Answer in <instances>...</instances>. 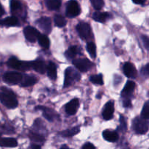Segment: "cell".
<instances>
[{"label": "cell", "instance_id": "277c9868", "mask_svg": "<svg viewBox=\"0 0 149 149\" xmlns=\"http://www.w3.org/2000/svg\"><path fill=\"white\" fill-rule=\"evenodd\" d=\"M133 128L135 132L140 135L146 134L148 130V119L143 117H137L133 121Z\"/></svg>", "mask_w": 149, "mask_h": 149}, {"label": "cell", "instance_id": "d6a6232c", "mask_svg": "<svg viewBox=\"0 0 149 149\" xmlns=\"http://www.w3.org/2000/svg\"><path fill=\"white\" fill-rule=\"evenodd\" d=\"M141 117L146 119H148L149 118V102L147 101L145 103L141 112Z\"/></svg>", "mask_w": 149, "mask_h": 149}, {"label": "cell", "instance_id": "4fadbf2b", "mask_svg": "<svg viewBox=\"0 0 149 149\" xmlns=\"http://www.w3.org/2000/svg\"><path fill=\"white\" fill-rule=\"evenodd\" d=\"M79 106V102L78 99H73L65 106V111L68 115H74L77 113Z\"/></svg>", "mask_w": 149, "mask_h": 149}, {"label": "cell", "instance_id": "3957f363", "mask_svg": "<svg viewBox=\"0 0 149 149\" xmlns=\"http://www.w3.org/2000/svg\"><path fill=\"white\" fill-rule=\"evenodd\" d=\"M77 30L81 39L83 40H90L93 38L91 27L88 23L81 22L77 26Z\"/></svg>", "mask_w": 149, "mask_h": 149}, {"label": "cell", "instance_id": "6da1fadb", "mask_svg": "<svg viewBox=\"0 0 149 149\" xmlns=\"http://www.w3.org/2000/svg\"><path fill=\"white\" fill-rule=\"evenodd\" d=\"M0 93V101L8 109H15L17 106V100L15 95L12 90L5 87H1Z\"/></svg>", "mask_w": 149, "mask_h": 149}, {"label": "cell", "instance_id": "cb8c5ba5", "mask_svg": "<svg viewBox=\"0 0 149 149\" xmlns=\"http://www.w3.org/2000/svg\"><path fill=\"white\" fill-rule=\"evenodd\" d=\"M80 128L79 127H76L71 128V129L63 131L61 133V135L63 137H65V138H69V137H72L74 135H77L79 132Z\"/></svg>", "mask_w": 149, "mask_h": 149}, {"label": "cell", "instance_id": "9c48e42d", "mask_svg": "<svg viewBox=\"0 0 149 149\" xmlns=\"http://www.w3.org/2000/svg\"><path fill=\"white\" fill-rule=\"evenodd\" d=\"M23 33H24L26 39L30 42H36L40 34L39 31L31 26H26L23 30Z\"/></svg>", "mask_w": 149, "mask_h": 149}, {"label": "cell", "instance_id": "4316f807", "mask_svg": "<svg viewBox=\"0 0 149 149\" xmlns=\"http://www.w3.org/2000/svg\"><path fill=\"white\" fill-rule=\"evenodd\" d=\"M22 7V4L19 0H11L10 2V8H11L12 13H16V12L20 10Z\"/></svg>", "mask_w": 149, "mask_h": 149}, {"label": "cell", "instance_id": "9a60e30c", "mask_svg": "<svg viewBox=\"0 0 149 149\" xmlns=\"http://www.w3.org/2000/svg\"><path fill=\"white\" fill-rule=\"evenodd\" d=\"M31 68L39 74H43L46 71L47 66L45 65V61H43L42 60L39 59L31 62Z\"/></svg>", "mask_w": 149, "mask_h": 149}, {"label": "cell", "instance_id": "d590c367", "mask_svg": "<svg viewBox=\"0 0 149 149\" xmlns=\"http://www.w3.org/2000/svg\"><path fill=\"white\" fill-rule=\"evenodd\" d=\"M142 40L146 49H148L149 47V39L147 36H142Z\"/></svg>", "mask_w": 149, "mask_h": 149}, {"label": "cell", "instance_id": "ab89813d", "mask_svg": "<svg viewBox=\"0 0 149 149\" xmlns=\"http://www.w3.org/2000/svg\"><path fill=\"white\" fill-rule=\"evenodd\" d=\"M4 14V9H3L2 6H1V3H0V17H1V16H2Z\"/></svg>", "mask_w": 149, "mask_h": 149}, {"label": "cell", "instance_id": "f546056e", "mask_svg": "<svg viewBox=\"0 0 149 149\" xmlns=\"http://www.w3.org/2000/svg\"><path fill=\"white\" fill-rule=\"evenodd\" d=\"M90 80L91 82H93L95 84H99V85H103V76H102V74L91 76Z\"/></svg>", "mask_w": 149, "mask_h": 149}, {"label": "cell", "instance_id": "d4e9b609", "mask_svg": "<svg viewBox=\"0 0 149 149\" xmlns=\"http://www.w3.org/2000/svg\"><path fill=\"white\" fill-rule=\"evenodd\" d=\"M17 24H18V20L15 17H8L1 20V25L5 26H17Z\"/></svg>", "mask_w": 149, "mask_h": 149}, {"label": "cell", "instance_id": "8d00e7d4", "mask_svg": "<svg viewBox=\"0 0 149 149\" xmlns=\"http://www.w3.org/2000/svg\"><path fill=\"white\" fill-rule=\"evenodd\" d=\"M123 106H125V108H130L132 106V104H131L130 99H125V100L123 101Z\"/></svg>", "mask_w": 149, "mask_h": 149}, {"label": "cell", "instance_id": "ac0fdd59", "mask_svg": "<svg viewBox=\"0 0 149 149\" xmlns=\"http://www.w3.org/2000/svg\"><path fill=\"white\" fill-rule=\"evenodd\" d=\"M17 146V142L14 138H0V147H8L13 148Z\"/></svg>", "mask_w": 149, "mask_h": 149}, {"label": "cell", "instance_id": "83f0119b", "mask_svg": "<svg viewBox=\"0 0 149 149\" xmlns=\"http://www.w3.org/2000/svg\"><path fill=\"white\" fill-rule=\"evenodd\" d=\"M87 50L92 58H95L96 57V46L93 42H89L87 45Z\"/></svg>", "mask_w": 149, "mask_h": 149}, {"label": "cell", "instance_id": "e575fe53", "mask_svg": "<svg viewBox=\"0 0 149 149\" xmlns=\"http://www.w3.org/2000/svg\"><path fill=\"white\" fill-rule=\"evenodd\" d=\"M149 64H146L144 67H143L142 69H141V74L142 76H143L144 77L147 78L149 75Z\"/></svg>", "mask_w": 149, "mask_h": 149}, {"label": "cell", "instance_id": "7bdbcfd3", "mask_svg": "<svg viewBox=\"0 0 149 149\" xmlns=\"http://www.w3.org/2000/svg\"><path fill=\"white\" fill-rule=\"evenodd\" d=\"M0 26H1V20H0Z\"/></svg>", "mask_w": 149, "mask_h": 149}, {"label": "cell", "instance_id": "60d3db41", "mask_svg": "<svg viewBox=\"0 0 149 149\" xmlns=\"http://www.w3.org/2000/svg\"><path fill=\"white\" fill-rule=\"evenodd\" d=\"M31 148L39 149L41 148V146H39V145H33V146H31Z\"/></svg>", "mask_w": 149, "mask_h": 149}, {"label": "cell", "instance_id": "b9f144b4", "mask_svg": "<svg viewBox=\"0 0 149 149\" xmlns=\"http://www.w3.org/2000/svg\"><path fill=\"white\" fill-rule=\"evenodd\" d=\"M61 148H68V147H67V146H62V147H61Z\"/></svg>", "mask_w": 149, "mask_h": 149}, {"label": "cell", "instance_id": "836d02e7", "mask_svg": "<svg viewBox=\"0 0 149 149\" xmlns=\"http://www.w3.org/2000/svg\"><path fill=\"white\" fill-rule=\"evenodd\" d=\"M119 122H120V127H119L118 129L119 130L122 131V132H125L127 131V122L125 121V119L124 118L123 116H120V119H119Z\"/></svg>", "mask_w": 149, "mask_h": 149}, {"label": "cell", "instance_id": "484cf974", "mask_svg": "<svg viewBox=\"0 0 149 149\" xmlns=\"http://www.w3.org/2000/svg\"><path fill=\"white\" fill-rule=\"evenodd\" d=\"M77 53H78V48H77V47L72 46L68 48V50L65 52V55L68 59H72V58H74L77 55Z\"/></svg>", "mask_w": 149, "mask_h": 149}, {"label": "cell", "instance_id": "7402d4cb", "mask_svg": "<svg viewBox=\"0 0 149 149\" xmlns=\"http://www.w3.org/2000/svg\"><path fill=\"white\" fill-rule=\"evenodd\" d=\"M61 0H45V4L49 10H56L61 7Z\"/></svg>", "mask_w": 149, "mask_h": 149}, {"label": "cell", "instance_id": "4dcf8cb0", "mask_svg": "<svg viewBox=\"0 0 149 149\" xmlns=\"http://www.w3.org/2000/svg\"><path fill=\"white\" fill-rule=\"evenodd\" d=\"M29 138L31 141H34V142L39 143V142H43L45 141V138L42 135H39V134L34 133V132H31L29 134Z\"/></svg>", "mask_w": 149, "mask_h": 149}, {"label": "cell", "instance_id": "ffe728a7", "mask_svg": "<svg viewBox=\"0 0 149 149\" xmlns=\"http://www.w3.org/2000/svg\"><path fill=\"white\" fill-rule=\"evenodd\" d=\"M37 81V79L32 76H25L23 77L21 81L20 82V86L22 87H30L35 84Z\"/></svg>", "mask_w": 149, "mask_h": 149}, {"label": "cell", "instance_id": "44dd1931", "mask_svg": "<svg viewBox=\"0 0 149 149\" xmlns=\"http://www.w3.org/2000/svg\"><path fill=\"white\" fill-rule=\"evenodd\" d=\"M109 17V13H102V12L96 11L93 13V18L95 21L100 22V23H105Z\"/></svg>", "mask_w": 149, "mask_h": 149}, {"label": "cell", "instance_id": "74e56055", "mask_svg": "<svg viewBox=\"0 0 149 149\" xmlns=\"http://www.w3.org/2000/svg\"><path fill=\"white\" fill-rule=\"evenodd\" d=\"M95 147L94 146V145H93L90 143H87L84 144L82 146V149H95Z\"/></svg>", "mask_w": 149, "mask_h": 149}, {"label": "cell", "instance_id": "f35d334b", "mask_svg": "<svg viewBox=\"0 0 149 149\" xmlns=\"http://www.w3.org/2000/svg\"><path fill=\"white\" fill-rule=\"evenodd\" d=\"M146 0H132V1L137 4H144L146 3Z\"/></svg>", "mask_w": 149, "mask_h": 149}, {"label": "cell", "instance_id": "603a6c76", "mask_svg": "<svg viewBox=\"0 0 149 149\" xmlns=\"http://www.w3.org/2000/svg\"><path fill=\"white\" fill-rule=\"evenodd\" d=\"M37 39L41 47H42L45 49H48L49 47V40L47 35L40 33Z\"/></svg>", "mask_w": 149, "mask_h": 149}, {"label": "cell", "instance_id": "ba28073f", "mask_svg": "<svg viewBox=\"0 0 149 149\" xmlns=\"http://www.w3.org/2000/svg\"><path fill=\"white\" fill-rule=\"evenodd\" d=\"M73 64L74 66L81 72H87L91 68L92 63L86 58H79L73 61Z\"/></svg>", "mask_w": 149, "mask_h": 149}, {"label": "cell", "instance_id": "8fae6325", "mask_svg": "<svg viewBox=\"0 0 149 149\" xmlns=\"http://www.w3.org/2000/svg\"><path fill=\"white\" fill-rule=\"evenodd\" d=\"M113 112H114V103L112 100H110L105 105L104 109L102 112L103 119L106 120H110L111 119L113 118Z\"/></svg>", "mask_w": 149, "mask_h": 149}, {"label": "cell", "instance_id": "52a82bcc", "mask_svg": "<svg viewBox=\"0 0 149 149\" xmlns=\"http://www.w3.org/2000/svg\"><path fill=\"white\" fill-rule=\"evenodd\" d=\"M80 14V8L76 0H70L67 3L66 15L68 17H74Z\"/></svg>", "mask_w": 149, "mask_h": 149}, {"label": "cell", "instance_id": "30bf717a", "mask_svg": "<svg viewBox=\"0 0 149 149\" xmlns=\"http://www.w3.org/2000/svg\"><path fill=\"white\" fill-rule=\"evenodd\" d=\"M36 24L42 30V31L46 33H49L52 31L51 20L49 17H43L36 20Z\"/></svg>", "mask_w": 149, "mask_h": 149}, {"label": "cell", "instance_id": "5bb4252c", "mask_svg": "<svg viewBox=\"0 0 149 149\" xmlns=\"http://www.w3.org/2000/svg\"><path fill=\"white\" fill-rule=\"evenodd\" d=\"M123 71L125 76L127 77L128 78L134 79L137 77V71L135 66H134L133 64L129 62L125 63L123 67Z\"/></svg>", "mask_w": 149, "mask_h": 149}, {"label": "cell", "instance_id": "2e32d148", "mask_svg": "<svg viewBox=\"0 0 149 149\" xmlns=\"http://www.w3.org/2000/svg\"><path fill=\"white\" fill-rule=\"evenodd\" d=\"M36 109L42 111L44 116L49 122H53L57 116V113L49 108L44 107V106H38V107H36Z\"/></svg>", "mask_w": 149, "mask_h": 149}, {"label": "cell", "instance_id": "7a4b0ae2", "mask_svg": "<svg viewBox=\"0 0 149 149\" xmlns=\"http://www.w3.org/2000/svg\"><path fill=\"white\" fill-rule=\"evenodd\" d=\"M81 76L76 70L71 67H68L65 71V80L63 87H68L75 82L80 80Z\"/></svg>", "mask_w": 149, "mask_h": 149}, {"label": "cell", "instance_id": "f1b7e54d", "mask_svg": "<svg viewBox=\"0 0 149 149\" xmlns=\"http://www.w3.org/2000/svg\"><path fill=\"white\" fill-rule=\"evenodd\" d=\"M54 21H55V24L58 27H63L66 24V20L64 18L63 16L60 15H56L54 17Z\"/></svg>", "mask_w": 149, "mask_h": 149}, {"label": "cell", "instance_id": "7c38bea8", "mask_svg": "<svg viewBox=\"0 0 149 149\" xmlns=\"http://www.w3.org/2000/svg\"><path fill=\"white\" fill-rule=\"evenodd\" d=\"M135 88V84L134 81H128L125 84V87H124L123 90L122 92V97H124L125 99H130L132 95L134 93V90Z\"/></svg>", "mask_w": 149, "mask_h": 149}, {"label": "cell", "instance_id": "5b68a950", "mask_svg": "<svg viewBox=\"0 0 149 149\" xmlns=\"http://www.w3.org/2000/svg\"><path fill=\"white\" fill-rule=\"evenodd\" d=\"M7 65L10 68L20 71H28L31 68L30 62L20 61L15 58H11L7 61Z\"/></svg>", "mask_w": 149, "mask_h": 149}, {"label": "cell", "instance_id": "e0dca14e", "mask_svg": "<svg viewBox=\"0 0 149 149\" xmlns=\"http://www.w3.org/2000/svg\"><path fill=\"white\" fill-rule=\"evenodd\" d=\"M103 137L106 141L111 143L116 142L119 139V135L117 132L111 130H106L103 132Z\"/></svg>", "mask_w": 149, "mask_h": 149}, {"label": "cell", "instance_id": "1f68e13d", "mask_svg": "<svg viewBox=\"0 0 149 149\" xmlns=\"http://www.w3.org/2000/svg\"><path fill=\"white\" fill-rule=\"evenodd\" d=\"M92 4H93V7H94L95 10H100L104 6V1L103 0H90Z\"/></svg>", "mask_w": 149, "mask_h": 149}, {"label": "cell", "instance_id": "d6986e66", "mask_svg": "<svg viewBox=\"0 0 149 149\" xmlns=\"http://www.w3.org/2000/svg\"><path fill=\"white\" fill-rule=\"evenodd\" d=\"M46 71L47 72V75L51 79L55 80L57 78V68L55 64L53 62L50 61L48 65H47Z\"/></svg>", "mask_w": 149, "mask_h": 149}, {"label": "cell", "instance_id": "8992f818", "mask_svg": "<svg viewBox=\"0 0 149 149\" xmlns=\"http://www.w3.org/2000/svg\"><path fill=\"white\" fill-rule=\"evenodd\" d=\"M23 79V75L19 72L10 71L7 72L3 76V80L6 83L10 84H19Z\"/></svg>", "mask_w": 149, "mask_h": 149}]
</instances>
